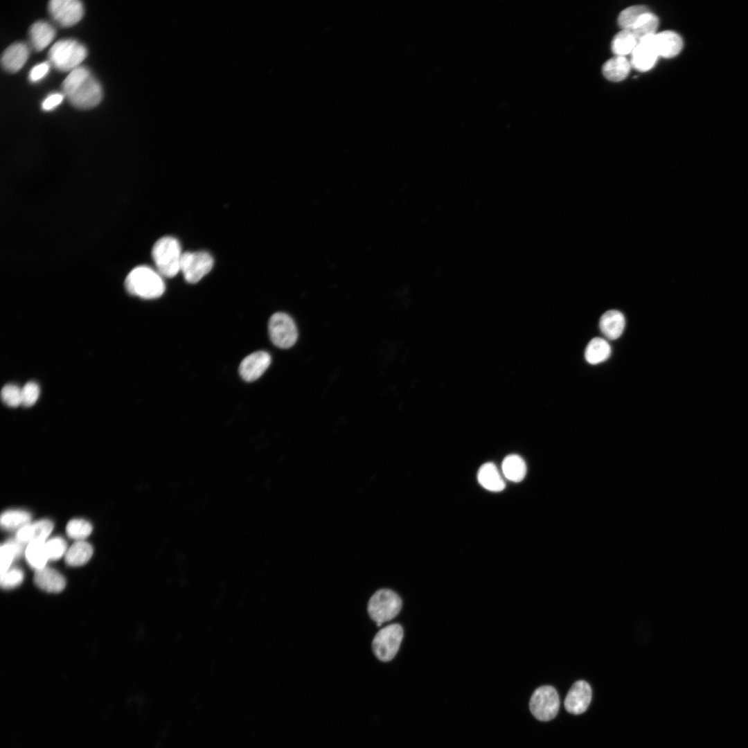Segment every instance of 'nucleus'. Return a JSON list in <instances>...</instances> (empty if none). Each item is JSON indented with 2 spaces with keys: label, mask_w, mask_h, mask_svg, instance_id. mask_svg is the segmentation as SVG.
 Segmentation results:
<instances>
[{
  "label": "nucleus",
  "mask_w": 748,
  "mask_h": 748,
  "mask_svg": "<svg viewBox=\"0 0 748 748\" xmlns=\"http://www.w3.org/2000/svg\"><path fill=\"white\" fill-rule=\"evenodd\" d=\"M64 96L76 108L91 109L99 104L103 98L100 84L85 66L72 70L62 84Z\"/></svg>",
  "instance_id": "f257e3e1"
},
{
  "label": "nucleus",
  "mask_w": 748,
  "mask_h": 748,
  "mask_svg": "<svg viewBox=\"0 0 748 748\" xmlns=\"http://www.w3.org/2000/svg\"><path fill=\"white\" fill-rule=\"evenodd\" d=\"M125 286L130 294L146 299L160 297L166 289L162 276L145 265L132 269L125 278Z\"/></svg>",
  "instance_id": "f03ea898"
},
{
  "label": "nucleus",
  "mask_w": 748,
  "mask_h": 748,
  "mask_svg": "<svg viewBox=\"0 0 748 748\" xmlns=\"http://www.w3.org/2000/svg\"><path fill=\"white\" fill-rule=\"evenodd\" d=\"M182 254L179 241L172 236L159 238L152 249L157 271L168 278L174 277L180 271Z\"/></svg>",
  "instance_id": "7ed1b4c3"
},
{
  "label": "nucleus",
  "mask_w": 748,
  "mask_h": 748,
  "mask_svg": "<svg viewBox=\"0 0 748 748\" xmlns=\"http://www.w3.org/2000/svg\"><path fill=\"white\" fill-rule=\"evenodd\" d=\"M87 55L86 47L77 40L64 39L56 42L48 53V62L57 70L71 71L80 66Z\"/></svg>",
  "instance_id": "20e7f679"
},
{
  "label": "nucleus",
  "mask_w": 748,
  "mask_h": 748,
  "mask_svg": "<svg viewBox=\"0 0 748 748\" xmlns=\"http://www.w3.org/2000/svg\"><path fill=\"white\" fill-rule=\"evenodd\" d=\"M402 602L393 591L381 589L368 600L367 609L371 618L380 627L383 623L395 618L400 612Z\"/></svg>",
  "instance_id": "39448f33"
},
{
  "label": "nucleus",
  "mask_w": 748,
  "mask_h": 748,
  "mask_svg": "<svg viewBox=\"0 0 748 748\" xmlns=\"http://www.w3.org/2000/svg\"><path fill=\"white\" fill-rule=\"evenodd\" d=\"M403 636V628L398 623L389 625L379 630L372 641V649L377 658L384 662L393 659L400 648Z\"/></svg>",
  "instance_id": "423d86ee"
},
{
  "label": "nucleus",
  "mask_w": 748,
  "mask_h": 748,
  "mask_svg": "<svg viewBox=\"0 0 748 748\" xmlns=\"http://www.w3.org/2000/svg\"><path fill=\"white\" fill-rule=\"evenodd\" d=\"M560 699L556 690L551 686H542L533 693L529 708L532 715L538 720L549 721L558 713Z\"/></svg>",
  "instance_id": "0eeeda50"
},
{
  "label": "nucleus",
  "mask_w": 748,
  "mask_h": 748,
  "mask_svg": "<svg viewBox=\"0 0 748 748\" xmlns=\"http://www.w3.org/2000/svg\"><path fill=\"white\" fill-rule=\"evenodd\" d=\"M268 331L272 343L280 348L292 347L298 338V331L294 321L283 312H276L271 316L268 322Z\"/></svg>",
  "instance_id": "6e6552de"
},
{
  "label": "nucleus",
  "mask_w": 748,
  "mask_h": 748,
  "mask_svg": "<svg viewBox=\"0 0 748 748\" xmlns=\"http://www.w3.org/2000/svg\"><path fill=\"white\" fill-rule=\"evenodd\" d=\"M213 262L206 251H187L182 254L180 271L188 283H196L211 270Z\"/></svg>",
  "instance_id": "1a4fd4ad"
},
{
  "label": "nucleus",
  "mask_w": 748,
  "mask_h": 748,
  "mask_svg": "<svg viewBox=\"0 0 748 748\" xmlns=\"http://www.w3.org/2000/svg\"><path fill=\"white\" fill-rule=\"evenodd\" d=\"M48 9L52 19L62 27L76 24L84 14L83 5L78 0H51Z\"/></svg>",
  "instance_id": "9d476101"
},
{
  "label": "nucleus",
  "mask_w": 748,
  "mask_h": 748,
  "mask_svg": "<svg viewBox=\"0 0 748 748\" xmlns=\"http://www.w3.org/2000/svg\"><path fill=\"white\" fill-rule=\"evenodd\" d=\"M655 34L642 38L631 53V66L639 71H647L655 64L659 57L654 46Z\"/></svg>",
  "instance_id": "9b49d317"
},
{
  "label": "nucleus",
  "mask_w": 748,
  "mask_h": 748,
  "mask_svg": "<svg viewBox=\"0 0 748 748\" xmlns=\"http://www.w3.org/2000/svg\"><path fill=\"white\" fill-rule=\"evenodd\" d=\"M592 697L589 684L583 680L576 682L569 689L564 700L565 709L570 713L579 715L588 708Z\"/></svg>",
  "instance_id": "f8f14e48"
},
{
  "label": "nucleus",
  "mask_w": 748,
  "mask_h": 748,
  "mask_svg": "<svg viewBox=\"0 0 748 748\" xmlns=\"http://www.w3.org/2000/svg\"><path fill=\"white\" fill-rule=\"evenodd\" d=\"M271 363L270 355L262 350L251 353L242 359L239 366V373L247 382L258 379Z\"/></svg>",
  "instance_id": "ddd939ff"
},
{
  "label": "nucleus",
  "mask_w": 748,
  "mask_h": 748,
  "mask_svg": "<svg viewBox=\"0 0 748 748\" xmlns=\"http://www.w3.org/2000/svg\"><path fill=\"white\" fill-rule=\"evenodd\" d=\"M28 55L29 49L25 43H14L3 53L1 60V65L10 73L17 72L25 64Z\"/></svg>",
  "instance_id": "4468645a"
},
{
  "label": "nucleus",
  "mask_w": 748,
  "mask_h": 748,
  "mask_svg": "<svg viewBox=\"0 0 748 748\" xmlns=\"http://www.w3.org/2000/svg\"><path fill=\"white\" fill-rule=\"evenodd\" d=\"M654 46L659 56L672 58L681 52L683 41L677 33L665 30L655 34Z\"/></svg>",
  "instance_id": "2eb2a0df"
},
{
  "label": "nucleus",
  "mask_w": 748,
  "mask_h": 748,
  "mask_svg": "<svg viewBox=\"0 0 748 748\" xmlns=\"http://www.w3.org/2000/svg\"><path fill=\"white\" fill-rule=\"evenodd\" d=\"M53 528L52 522L46 519L28 524L18 530L16 534V540L21 543H30L37 541L45 542Z\"/></svg>",
  "instance_id": "dca6fc26"
},
{
  "label": "nucleus",
  "mask_w": 748,
  "mask_h": 748,
  "mask_svg": "<svg viewBox=\"0 0 748 748\" xmlns=\"http://www.w3.org/2000/svg\"><path fill=\"white\" fill-rule=\"evenodd\" d=\"M56 31L54 27L45 21H37L29 28V38L32 47L37 51L46 48L54 39Z\"/></svg>",
  "instance_id": "f3484780"
},
{
  "label": "nucleus",
  "mask_w": 748,
  "mask_h": 748,
  "mask_svg": "<svg viewBox=\"0 0 748 748\" xmlns=\"http://www.w3.org/2000/svg\"><path fill=\"white\" fill-rule=\"evenodd\" d=\"M34 580L37 587L48 592H60L66 585L65 579L61 573L46 567L36 570Z\"/></svg>",
  "instance_id": "a211bd4d"
},
{
  "label": "nucleus",
  "mask_w": 748,
  "mask_h": 748,
  "mask_svg": "<svg viewBox=\"0 0 748 748\" xmlns=\"http://www.w3.org/2000/svg\"><path fill=\"white\" fill-rule=\"evenodd\" d=\"M624 315L618 310H611L605 312L600 319L599 326L603 335L609 339L618 338L625 328Z\"/></svg>",
  "instance_id": "6ab92c4d"
},
{
  "label": "nucleus",
  "mask_w": 748,
  "mask_h": 748,
  "mask_svg": "<svg viewBox=\"0 0 748 748\" xmlns=\"http://www.w3.org/2000/svg\"><path fill=\"white\" fill-rule=\"evenodd\" d=\"M477 479L481 486L490 491L500 492L506 486L499 470L492 463H486L481 466Z\"/></svg>",
  "instance_id": "aec40b11"
},
{
  "label": "nucleus",
  "mask_w": 748,
  "mask_h": 748,
  "mask_svg": "<svg viewBox=\"0 0 748 748\" xmlns=\"http://www.w3.org/2000/svg\"><path fill=\"white\" fill-rule=\"evenodd\" d=\"M631 66L626 57L614 56L603 64L602 71L608 80L620 82L627 76Z\"/></svg>",
  "instance_id": "412c9836"
},
{
  "label": "nucleus",
  "mask_w": 748,
  "mask_h": 748,
  "mask_svg": "<svg viewBox=\"0 0 748 748\" xmlns=\"http://www.w3.org/2000/svg\"><path fill=\"white\" fill-rule=\"evenodd\" d=\"M501 469L504 477L513 482L522 481L526 473V463L517 454L507 456L502 462Z\"/></svg>",
  "instance_id": "4be33fe9"
},
{
  "label": "nucleus",
  "mask_w": 748,
  "mask_h": 748,
  "mask_svg": "<svg viewBox=\"0 0 748 748\" xmlns=\"http://www.w3.org/2000/svg\"><path fill=\"white\" fill-rule=\"evenodd\" d=\"M611 348L608 342L600 337L592 339L587 344L585 357L591 364H596L605 361L610 355Z\"/></svg>",
  "instance_id": "5701e85b"
},
{
  "label": "nucleus",
  "mask_w": 748,
  "mask_h": 748,
  "mask_svg": "<svg viewBox=\"0 0 748 748\" xmlns=\"http://www.w3.org/2000/svg\"><path fill=\"white\" fill-rule=\"evenodd\" d=\"M93 554L90 544L83 540L75 542L66 551L65 561L70 566H80L87 563Z\"/></svg>",
  "instance_id": "b1692460"
},
{
  "label": "nucleus",
  "mask_w": 748,
  "mask_h": 748,
  "mask_svg": "<svg viewBox=\"0 0 748 748\" xmlns=\"http://www.w3.org/2000/svg\"><path fill=\"white\" fill-rule=\"evenodd\" d=\"M638 42L630 30L622 29L612 41V51L615 56L625 57L631 54Z\"/></svg>",
  "instance_id": "393cba45"
},
{
  "label": "nucleus",
  "mask_w": 748,
  "mask_h": 748,
  "mask_svg": "<svg viewBox=\"0 0 748 748\" xmlns=\"http://www.w3.org/2000/svg\"><path fill=\"white\" fill-rule=\"evenodd\" d=\"M659 26V19L651 12L641 15L630 30L639 42L642 38L655 34Z\"/></svg>",
  "instance_id": "a878e982"
},
{
  "label": "nucleus",
  "mask_w": 748,
  "mask_h": 748,
  "mask_svg": "<svg viewBox=\"0 0 748 748\" xmlns=\"http://www.w3.org/2000/svg\"><path fill=\"white\" fill-rule=\"evenodd\" d=\"M25 555L28 564L36 570L46 567V562L48 560L45 542L37 541L28 543Z\"/></svg>",
  "instance_id": "bb28decb"
},
{
  "label": "nucleus",
  "mask_w": 748,
  "mask_h": 748,
  "mask_svg": "<svg viewBox=\"0 0 748 748\" xmlns=\"http://www.w3.org/2000/svg\"><path fill=\"white\" fill-rule=\"evenodd\" d=\"M31 516L24 510H11L4 512L1 516V525L6 529H13L28 524Z\"/></svg>",
  "instance_id": "cd10ccee"
},
{
  "label": "nucleus",
  "mask_w": 748,
  "mask_h": 748,
  "mask_svg": "<svg viewBox=\"0 0 748 748\" xmlns=\"http://www.w3.org/2000/svg\"><path fill=\"white\" fill-rule=\"evenodd\" d=\"M649 9L645 6H630L621 12L618 17V24L622 29L630 30L643 14Z\"/></svg>",
  "instance_id": "c85d7f7f"
},
{
  "label": "nucleus",
  "mask_w": 748,
  "mask_h": 748,
  "mask_svg": "<svg viewBox=\"0 0 748 748\" xmlns=\"http://www.w3.org/2000/svg\"><path fill=\"white\" fill-rule=\"evenodd\" d=\"M21 542L9 541L1 547V575L10 569L13 560L21 553Z\"/></svg>",
  "instance_id": "c756f323"
},
{
  "label": "nucleus",
  "mask_w": 748,
  "mask_h": 748,
  "mask_svg": "<svg viewBox=\"0 0 748 748\" xmlns=\"http://www.w3.org/2000/svg\"><path fill=\"white\" fill-rule=\"evenodd\" d=\"M66 531L67 535L71 538L80 541L86 538L91 534L92 526L91 524L86 520L75 519L71 520L67 524Z\"/></svg>",
  "instance_id": "7c9ffc66"
},
{
  "label": "nucleus",
  "mask_w": 748,
  "mask_h": 748,
  "mask_svg": "<svg viewBox=\"0 0 748 748\" xmlns=\"http://www.w3.org/2000/svg\"><path fill=\"white\" fill-rule=\"evenodd\" d=\"M3 402L9 407H16L22 404L21 389L12 384L5 385L1 392Z\"/></svg>",
  "instance_id": "2f4dec72"
},
{
  "label": "nucleus",
  "mask_w": 748,
  "mask_h": 748,
  "mask_svg": "<svg viewBox=\"0 0 748 748\" xmlns=\"http://www.w3.org/2000/svg\"><path fill=\"white\" fill-rule=\"evenodd\" d=\"M46 551L48 560H56L66 554V544L61 537H54L45 542Z\"/></svg>",
  "instance_id": "473e14b6"
},
{
  "label": "nucleus",
  "mask_w": 748,
  "mask_h": 748,
  "mask_svg": "<svg viewBox=\"0 0 748 748\" xmlns=\"http://www.w3.org/2000/svg\"><path fill=\"white\" fill-rule=\"evenodd\" d=\"M24 578L23 571L18 568L8 569L1 575V585L5 589L13 588L20 585Z\"/></svg>",
  "instance_id": "72a5a7b5"
},
{
  "label": "nucleus",
  "mask_w": 748,
  "mask_h": 748,
  "mask_svg": "<svg viewBox=\"0 0 748 748\" xmlns=\"http://www.w3.org/2000/svg\"><path fill=\"white\" fill-rule=\"evenodd\" d=\"M39 393V386L36 382H27L21 388L22 404L25 407L33 405L37 400Z\"/></svg>",
  "instance_id": "f704fd0d"
},
{
  "label": "nucleus",
  "mask_w": 748,
  "mask_h": 748,
  "mask_svg": "<svg viewBox=\"0 0 748 748\" xmlns=\"http://www.w3.org/2000/svg\"><path fill=\"white\" fill-rule=\"evenodd\" d=\"M50 68L48 62H43L34 66L30 71L28 78L30 82H36L44 78L48 73Z\"/></svg>",
  "instance_id": "c9c22d12"
},
{
  "label": "nucleus",
  "mask_w": 748,
  "mask_h": 748,
  "mask_svg": "<svg viewBox=\"0 0 748 748\" xmlns=\"http://www.w3.org/2000/svg\"><path fill=\"white\" fill-rule=\"evenodd\" d=\"M64 94L53 93L48 95L42 103V108L44 111H51L57 107L63 100Z\"/></svg>",
  "instance_id": "e433bc0d"
}]
</instances>
